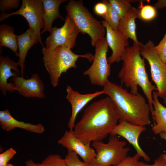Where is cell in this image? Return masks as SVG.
Here are the masks:
<instances>
[{"mask_svg": "<svg viewBox=\"0 0 166 166\" xmlns=\"http://www.w3.org/2000/svg\"><path fill=\"white\" fill-rule=\"evenodd\" d=\"M18 64L12 60L8 56H0V90L4 96L6 92L13 93L18 89L13 82L8 83V79L14 77L17 73H21L18 68Z\"/></svg>", "mask_w": 166, "mask_h": 166, "instance_id": "obj_16", "label": "cell"}, {"mask_svg": "<svg viewBox=\"0 0 166 166\" xmlns=\"http://www.w3.org/2000/svg\"><path fill=\"white\" fill-rule=\"evenodd\" d=\"M146 130L145 126L137 125L130 123L125 121L120 120L119 123L114 128L110 135H119L126 139L134 147L140 157L148 162L150 158L143 150L138 141L140 134Z\"/></svg>", "mask_w": 166, "mask_h": 166, "instance_id": "obj_11", "label": "cell"}, {"mask_svg": "<svg viewBox=\"0 0 166 166\" xmlns=\"http://www.w3.org/2000/svg\"><path fill=\"white\" fill-rule=\"evenodd\" d=\"M164 99V101H163L164 104L165 105H166V97L164 99Z\"/></svg>", "mask_w": 166, "mask_h": 166, "instance_id": "obj_38", "label": "cell"}, {"mask_svg": "<svg viewBox=\"0 0 166 166\" xmlns=\"http://www.w3.org/2000/svg\"><path fill=\"white\" fill-rule=\"evenodd\" d=\"M0 124L3 130L7 132L16 128L37 134H42L45 130L44 126L41 124H34L17 120L12 116L8 109L0 111Z\"/></svg>", "mask_w": 166, "mask_h": 166, "instance_id": "obj_17", "label": "cell"}, {"mask_svg": "<svg viewBox=\"0 0 166 166\" xmlns=\"http://www.w3.org/2000/svg\"><path fill=\"white\" fill-rule=\"evenodd\" d=\"M155 48L160 58L166 63V32L158 45H155Z\"/></svg>", "mask_w": 166, "mask_h": 166, "instance_id": "obj_29", "label": "cell"}, {"mask_svg": "<svg viewBox=\"0 0 166 166\" xmlns=\"http://www.w3.org/2000/svg\"><path fill=\"white\" fill-rule=\"evenodd\" d=\"M93 10L96 14L102 17L107 13L108 7L107 4L103 0L102 2L97 3L95 5Z\"/></svg>", "mask_w": 166, "mask_h": 166, "instance_id": "obj_31", "label": "cell"}, {"mask_svg": "<svg viewBox=\"0 0 166 166\" xmlns=\"http://www.w3.org/2000/svg\"><path fill=\"white\" fill-rule=\"evenodd\" d=\"M158 93H152V106L153 110L151 113L154 121L152 130L155 134L162 132L166 134V107L160 102Z\"/></svg>", "mask_w": 166, "mask_h": 166, "instance_id": "obj_21", "label": "cell"}, {"mask_svg": "<svg viewBox=\"0 0 166 166\" xmlns=\"http://www.w3.org/2000/svg\"><path fill=\"white\" fill-rule=\"evenodd\" d=\"M67 15L72 19L80 33L90 37L92 46L103 39L106 33L105 27L95 18L81 0H71L65 6Z\"/></svg>", "mask_w": 166, "mask_h": 166, "instance_id": "obj_5", "label": "cell"}, {"mask_svg": "<svg viewBox=\"0 0 166 166\" xmlns=\"http://www.w3.org/2000/svg\"><path fill=\"white\" fill-rule=\"evenodd\" d=\"M42 163L43 166H67L64 159L58 154L48 155Z\"/></svg>", "mask_w": 166, "mask_h": 166, "instance_id": "obj_26", "label": "cell"}, {"mask_svg": "<svg viewBox=\"0 0 166 166\" xmlns=\"http://www.w3.org/2000/svg\"><path fill=\"white\" fill-rule=\"evenodd\" d=\"M103 1L108 6V10L106 14L102 18L112 28L115 30H117L121 18L112 8L108 0Z\"/></svg>", "mask_w": 166, "mask_h": 166, "instance_id": "obj_24", "label": "cell"}, {"mask_svg": "<svg viewBox=\"0 0 166 166\" xmlns=\"http://www.w3.org/2000/svg\"><path fill=\"white\" fill-rule=\"evenodd\" d=\"M137 166H166V162L160 155L154 160V163L152 164H148L143 161H138Z\"/></svg>", "mask_w": 166, "mask_h": 166, "instance_id": "obj_33", "label": "cell"}, {"mask_svg": "<svg viewBox=\"0 0 166 166\" xmlns=\"http://www.w3.org/2000/svg\"><path fill=\"white\" fill-rule=\"evenodd\" d=\"M140 45L133 42L126 48L121 55L122 65L118 77L121 85L130 89L133 94L138 93V86L141 88L150 106L151 113L153 110L152 93L157 90L149 79L144 60L140 54Z\"/></svg>", "mask_w": 166, "mask_h": 166, "instance_id": "obj_2", "label": "cell"}, {"mask_svg": "<svg viewBox=\"0 0 166 166\" xmlns=\"http://www.w3.org/2000/svg\"><path fill=\"white\" fill-rule=\"evenodd\" d=\"M66 91L65 98L72 107L71 114L68 123L69 131H71L75 126L76 118L79 113L90 101L105 93L102 90L93 93L82 94L74 90L69 85L67 86Z\"/></svg>", "mask_w": 166, "mask_h": 166, "instance_id": "obj_14", "label": "cell"}, {"mask_svg": "<svg viewBox=\"0 0 166 166\" xmlns=\"http://www.w3.org/2000/svg\"><path fill=\"white\" fill-rule=\"evenodd\" d=\"M121 166V164H119L117 165H115V166Z\"/></svg>", "mask_w": 166, "mask_h": 166, "instance_id": "obj_39", "label": "cell"}, {"mask_svg": "<svg viewBox=\"0 0 166 166\" xmlns=\"http://www.w3.org/2000/svg\"><path fill=\"white\" fill-rule=\"evenodd\" d=\"M20 1L19 0H0V11L2 13L8 10L18 8Z\"/></svg>", "mask_w": 166, "mask_h": 166, "instance_id": "obj_28", "label": "cell"}, {"mask_svg": "<svg viewBox=\"0 0 166 166\" xmlns=\"http://www.w3.org/2000/svg\"><path fill=\"white\" fill-rule=\"evenodd\" d=\"M114 11L119 16L121 19L128 13L132 6L130 2L133 1L128 0H108Z\"/></svg>", "mask_w": 166, "mask_h": 166, "instance_id": "obj_23", "label": "cell"}, {"mask_svg": "<svg viewBox=\"0 0 166 166\" xmlns=\"http://www.w3.org/2000/svg\"><path fill=\"white\" fill-rule=\"evenodd\" d=\"M141 56L148 62L151 77L156 87L159 97H166V63L160 58L152 40L140 45Z\"/></svg>", "mask_w": 166, "mask_h": 166, "instance_id": "obj_8", "label": "cell"}, {"mask_svg": "<svg viewBox=\"0 0 166 166\" xmlns=\"http://www.w3.org/2000/svg\"><path fill=\"white\" fill-rule=\"evenodd\" d=\"M43 7L42 0H22L19 9L10 14L1 13L0 21L2 22L12 15H19L23 17L29 23V27L35 31L42 46L44 45L41 36V30L43 29Z\"/></svg>", "mask_w": 166, "mask_h": 166, "instance_id": "obj_9", "label": "cell"}, {"mask_svg": "<svg viewBox=\"0 0 166 166\" xmlns=\"http://www.w3.org/2000/svg\"><path fill=\"white\" fill-rule=\"evenodd\" d=\"M101 23L105 28L107 42L112 50L111 55L107 58L108 62L110 65L115 62L118 63L121 61L123 52L129 45L128 39L113 30L105 20L101 21Z\"/></svg>", "mask_w": 166, "mask_h": 166, "instance_id": "obj_15", "label": "cell"}, {"mask_svg": "<svg viewBox=\"0 0 166 166\" xmlns=\"http://www.w3.org/2000/svg\"><path fill=\"white\" fill-rule=\"evenodd\" d=\"M19 59L18 62L20 67L21 76L23 77L26 58L29 50L35 44L39 42L38 38L31 27L22 34L16 35Z\"/></svg>", "mask_w": 166, "mask_h": 166, "instance_id": "obj_18", "label": "cell"}, {"mask_svg": "<svg viewBox=\"0 0 166 166\" xmlns=\"http://www.w3.org/2000/svg\"><path fill=\"white\" fill-rule=\"evenodd\" d=\"M12 27L6 24L0 25V48H8L14 52L16 56L19 57L16 35Z\"/></svg>", "mask_w": 166, "mask_h": 166, "instance_id": "obj_22", "label": "cell"}, {"mask_svg": "<svg viewBox=\"0 0 166 166\" xmlns=\"http://www.w3.org/2000/svg\"><path fill=\"white\" fill-rule=\"evenodd\" d=\"M42 51L44 65L49 74L51 84L54 87L58 85L62 73H66L71 68H77L76 62L79 57L86 58L90 62L93 61V57L91 53L77 54L71 49L61 46L53 49L43 47Z\"/></svg>", "mask_w": 166, "mask_h": 166, "instance_id": "obj_4", "label": "cell"}, {"mask_svg": "<svg viewBox=\"0 0 166 166\" xmlns=\"http://www.w3.org/2000/svg\"><path fill=\"white\" fill-rule=\"evenodd\" d=\"M126 142L120 140L117 136L110 135L108 142H92L96 156L89 166H113L120 164L127 156L130 148L125 147Z\"/></svg>", "mask_w": 166, "mask_h": 166, "instance_id": "obj_6", "label": "cell"}, {"mask_svg": "<svg viewBox=\"0 0 166 166\" xmlns=\"http://www.w3.org/2000/svg\"><path fill=\"white\" fill-rule=\"evenodd\" d=\"M112 101L120 120L131 124L145 126L151 124L150 106L140 93L133 94L127 90L109 80L103 89Z\"/></svg>", "mask_w": 166, "mask_h": 166, "instance_id": "obj_3", "label": "cell"}, {"mask_svg": "<svg viewBox=\"0 0 166 166\" xmlns=\"http://www.w3.org/2000/svg\"><path fill=\"white\" fill-rule=\"evenodd\" d=\"M139 18V10L132 6L127 14L121 19L117 31L127 39L140 45L136 33V19Z\"/></svg>", "mask_w": 166, "mask_h": 166, "instance_id": "obj_20", "label": "cell"}, {"mask_svg": "<svg viewBox=\"0 0 166 166\" xmlns=\"http://www.w3.org/2000/svg\"><path fill=\"white\" fill-rule=\"evenodd\" d=\"M67 0H42L43 7L44 27L41 32L43 34L47 31L50 32L54 21L58 18L65 21L60 14L59 7L63 2Z\"/></svg>", "mask_w": 166, "mask_h": 166, "instance_id": "obj_19", "label": "cell"}, {"mask_svg": "<svg viewBox=\"0 0 166 166\" xmlns=\"http://www.w3.org/2000/svg\"><path fill=\"white\" fill-rule=\"evenodd\" d=\"M19 75L17 73L11 80L18 88L20 95L27 98L42 99L45 97L44 85L38 74H33L27 79Z\"/></svg>", "mask_w": 166, "mask_h": 166, "instance_id": "obj_13", "label": "cell"}, {"mask_svg": "<svg viewBox=\"0 0 166 166\" xmlns=\"http://www.w3.org/2000/svg\"><path fill=\"white\" fill-rule=\"evenodd\" d=\"M65 21L61 27L52 28L45 41L46 48L53 49L61 46L71 49L74 47L77 38L80 32L68 15Z\"/></svg>", "mask_w": 166, "mask_h": 166, "instance_id": "obj_10", "label": "cell"}, {"mask_svg": "<svg viewBox=\"0 0 166 166\" xmlns=\"http://www.w3.org/2000/svg\"><path fill=\"white\" fill-rule=\"evenodd\" d=\"M160 137L166 141V134L164 132H162L160 134ZM164 160L166 162V153L160 155Z\"/></svg>", "mask_w": 166, "mask_h": 166, "instance_id": "obj_36", "label": "cell"}, {"mask_svg": "<svg viewBox=\"0 0 166 166\" xmlns=\"http://www.w3.org/2000/svg\"><path fill=\"white\" fill-rule=\"evenodd\" d=\"M16 151L11 148L0 154V166H3L8 162L16 154Z\"/></svg>", "mask_w": 166, "mask_h": 166, "instance_id": "obj_30", "label": "cell"}, {"mask_svg": "<svg viewBox=\"0 0 166 166\" xmlns=\"http://www.w3.org/2000/svg\"><path fill=\"white\" fill-rule=\"evenodd\" d=\"M65 160L67 166H89L79 159L78 155L73 151H68Z\"/></svg>", "mask_w": 166, "mask_h": 166, "instance_id": "obj_27", "label": "cell"}, {"mask_svg": "<svg viewBox=\"0 0 166 166\" xmlns=\"http://www.w3.org/2000/svg\"><path fill=\"white\" fill-rule=\"evenodd\" d=\"M3 166H14L12 164L8 163L6 164Z\"/></svg>", "mask_w": 166, "mask_h": 166, "instance_id": "obj_37", "label": "cell"}, {"mask_svg": "<svg viewBox=\"0 0 166 166\" xmlns=\"http://www.w3.org/2000/svg\"><path fill=\"white\" fill-rule=\"evenodd\" d=\"M26 166H43L42 163H35L32 159H29L25 162Z\"/></svg>", "mask_w": 166, "mask_h": 166, "instance_id": "obj_35", "label": "cell"}, {"mask_svg": "<svg viewBox=\"0 0 166 166\" xmlns=\"http://www.w3.org/2000/svg\"><path fill=\"white\" fill-rule=\"evenodd\" d=\"M120 120L113 103L107 97L93 102L85 109L73 132L83 143L90 145L91 142L106 138Z\"/></svg>", "mask_w": 166, "mask_h": 166, "instance_id": "obj_1", "label": "cell"}, {"mask_svg": "<svg viewBox=\"0 0 166 166\" xmlns=\"http://www.w3.org/2000/svg\"><path fill=\"white\" fill-rule=\"evenodd\" d=\"M57 143L66 148L68 151L76 152L87 164H90L96 156V154L94 149L90 145L84 143L76 137L73 131L66 130Z\"/></svg>", "mask_w": 166, "mask_h": 166, "instance_id": "obj_12", "label": "cell"}, {"mask_svg": "<svg viewBox=\"0 0 166 166\" xmlns=\"http://www.w3.org/2000/svg\"><path fill=\"white\" fill-rule=\"evenodd\" d=\"M140 157L136 153L132 156H127L121 163V166H137Z\"/></svg>", "mask_w": 166, "mask_h": 166, "instance_id": "obj_32", "label": "cell"}, {"mask_svg": "<svg viewBox=\"0 0 166 166\" xmlns=\"http://www.w3.org/2000/svg\"><path fill=\"white\" fill-rule=\"evenodd\" d=\"M139 10V18L144 21H150L154 19L157 16V10L150 5H142Z\"/></svg>", "mask_w": 166, "mask_h": 166, "instance_id": "obj_25", "label": "cell"}, {"mask_svg": "<svg viewBox=\"0 0 166 166\" xmlns=\"http://www.w3.org/2000/svg\"><path fill=\"white\" fill-rule=\"evenodd\" d=\"M154 6L157 9H163L166 7V0H158Z\"/></svg>", "mask_w": 166, "mask_h": 166, "instance_id": "obj_34", "label": "cell"}, {"mask_svg": "<svg viewBox=\"0 0 166 166\" xmlns=\"http://www.w3.org/2000/svg\"><path fill=\"white\" fill-rule=\"evenodd\" d=\"M95 47L92 64L83 74L88 77L91 84L103 87L111 74V65L107 58L109 45L106 37L98 41Z\"/></svg>", "mask_w": 166, "mask_h": 166, "instance_id": "obj_7", "label": "cell"}]
</instances>
